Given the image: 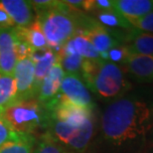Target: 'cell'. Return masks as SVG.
Masks as SVG:
<instances>
[{
	"instance_id": "obj_1",
	"label": "cell",
	"mask_w": 153,
	"mask_h": 153,
	"mask_svg": "<svg viewBox=\"0 0 153 153\" xmlns=\"http://www.w3.org/2000/svg\"><path fill=\"white\" fill-rule=\"evenodd\" d=\"M153 130V102L138 97L112 100L102 116V131L115 146L135 143Z\"/></svg>"
},
{
	"instance_id": "obj_2",
	"label": "cell",
	"mask_w": 153,
	"mask_h": 153,
	"mask_svg": "<svg viewBox=\"0 0 153 153\" xmlns=\"http://www.w3.org/2000/svg\"><path fill=\"white\" fill-rule=\"evenodd\" d=\"M79 76L90 91L102 100H117L130 87L123 69L102 59L84 60Z\"/></svg>"
},
{
	"instance_id": "obj_3",
	"label": "cell",
	"mask_w": 153,
	"mask_h": 153,
	"mask_svg": "<svg viewBox=\"0 0 153 153\" xmlns=\"http://www.w3.org/2000/svg\"><path fill=\"white\" fill-rule=\"evenodd\" d=\"M79 13L65 1L37 13L35 18L43 30L48 47L58 52L79 31Z\"/></svg>"
},
{
	"instance_id": "obj_4",
	"label": "cell",
	"mask_w": 153,
	"mask_h": 153,
	"mask_svg": "<svg viewBox=\"0 0 153 153\" xmlns=\"http://www.w3.org/2000/svg\"><path fill=\"white\" fill-rule=\"evenodd\" d=\"M17 132L32 135L39 127H45L48 111L35 97L15 100L1 112Z\"/></svg>"
},
{
	"instance_id": "obj_5",
	"label": "cell",
	"mask_w": 153,
	"mask_h": 153,
	"mask_svg": "<svg viewBox=\"0 0 153 153\" xmlns=\"http://www.w3.org/2000/svg\"><path fill=\"white\" fill-rule=\"evenodd\" d=\"M44 128L46 132L62 146L76 152H82L87 149L93 137L94 120L78 125L58 119L48 112Z\"/></svg>"
},
{
	"instance_id": "obj_6",
	"label": "cell",
	"mask_w": 153,
	"mask_h": 153,
	"mask_svg": "<svg viewBox=\"0 0 153 153\" xmlns=\"http://www.w3.org/2000/svg\"><path fill=\"white\" fill-rule=\"evenodd\" d=\"M79 31L90 40L96 50L100 53V58L111 48L121 44L117 36L112 34L108 28L102 26L97 20L85 17L82 14H79Z\"/></svg>"
},
{
	"instance_id": "obj_7",
	"label": "cell",
	"mask_w": 153,
	"mask_h": 153,
	"mask_svg": "<svg viewBox=\"0 0 153 153\" xmlns=\"http://www.w3.org/2000/svg\"><path fill=\"white\" fill-rule=\"evenodd\" d=\"M60 97L88 111H93L94 108L91 91L79 75L65 74L60 88Z\"/></svg>"
},
{
	"instance_id": "obj_8",
	"label": "cell",
	"mask_w": 153,
	"mask_h": 153,
	"mask_svg": "<svg viewBox=\"0 0 153 153\" xmlns=\"http://www.w3.org/2000/svg\"><path fill=\"white\" fill-rule=\"evenodd\" d=\"M64 76L65 72L59 62L36 88L34 97L47 111L51 109L59 100L60 88Z\"/></svg>"
},
{
	"instance_id": "obj_9",
	"label": "cell",
	"mask_w": 153,
	"mask_h": 153,
	"mask_svg": "<svg viewBox=\"0 0 153 153\" xmlns=\"http://www.w3.org/2000/svg\"><path fill=\"white\" fill-rule=\"evenodd\" d=\"M13 76L17 88L16 100L35 97V66L31 58L18 61Z\"/></svg>"
},
{
	"instance_id": "obj_10",
	"label": "cell",
	"mask_w": 153,
	"mask_h": 153,
	"mask_svg": "<svg viewBox=\"0 0 153 153\" xmlns=\"http://www.w3.org/2000/svg\"><path fill=\"white\" fill-rule=\"evenodd\" d=\"M17 36L14 28L0 29V73L13 76L16 57Z\"/></svg>"
},
{
	"instance_id": "obj_11",
	"label": "cell",
	"mask_w": 153,
	"mask_h": 153,
	"mask_svg": "<svg viewBox=\"0 0 153 153\" xmlns=\"http://www.w3.org/2000/svg\"><path fill=\"white\" fill-rule=\"evenodd\" d=\"M123 66L125 71L138 81H153V56L130 53Z\"/></svg>"
},
{
	"instance_id": "obj_12",
	"label": "cell",
	"mask_w": 153,
	"mask_h": 153,
	"mask_svg": "<svg viewBox=\"0 0 153 153\" xmlns=\"http://www.w3.org/2000/svg\"><path fill=\"white\" fill-rule=\"evenodd\" d=\"M0 4L11 17L16 27H27L35 20L30 1L24 0H1Z\"/></svg>"
},
{
	"instance_id": "obj_13",
	"label": "cell",
	"mask_w": 153,
	"mask_h": 153,
	"mask_svg": "<svg viewBox=\"0 0 153 153\" xmlns=\"http://www.w3.org/2000/svg\"><path fill=\"white\" fill-rule=\"evenodd\" d=\"M31 59L35 66V91L53 67L59 63V55L53 49L46 48L33 52Z\"/></svg>"
},
{
	"instance_id": "obj_14",
	"label": "cell",
	"mask_w": 153,
	"mask_h": 153,
	"mask_svg": "<svg viewBox=\"0 0 153 153\" xmlns=\"http://www.w3.org/2000/svg\"><path fill=\"white\" fill-rule=\"evenodd\" d=\"M114 8L130 23L153 11V1L151 0H114Z\"/></svg>"
},
{
	"instance_id": "obj_15",
	"label": "cell",
	"mask_w": 153,
	"mask_h": 153,
	"mask_svg": "<svg viewBox=\"0 0 153 153\" xmlns=\"http://www.w3.org/2000/svg\"><path fill=\"white\" fill-rule=\"evenodd\" d=\"M59 51L64 53H76L85 60L102 59L100 53L96 50L90 40L81 31L76 32Z\"/></svg>"
},
{
	"instance_id": "obj_16",
	"label": "cell",
	"mask_w": 153,
	"mask_h": 153,
	"mask_svg": "<svg viewBox=\"0 0 153 153\" xmlns=\"http://www.w3.org/2000/svg\"><path fill=\"white\" fill-rule=\"evenodd\" d=\"M15 31L18 37L28 43L34 52L48 48L47 40L36 19L27 27H15Z\"/></svg>"
},
{
	"instance_id": "obj_17",
	"label": "cell",
	"mask_w": 153,
	"mask_h": 153,
	"mask_svg": "<svg viewBox=\"0 0 153 153\" xmlns=\"http://www.w3.org/2000/svg\"><path fill=\"white\" fill-rule=\"evenodd\" d=\"M127 43L124 44L132 54L153 56V34L131 29L127 35Z\"/></svg>"
},
{
	"instance_id": "obj_18",
	"label": "cell",
	"mask_w": 153,
	"mask_h": 153,
	"mask_svg": "<svg viewBox=\"0 0 153 153\" xmlns=\"http://www.w3.org/2000/svg\"><path fill=\"white\" fill-rule=\"evenodd\" d=\"M17 88L12 75L0 73V114L16 100Z\"/></svg>"
},
{
	"instance_id": "obj_19",
	"label": "cell",
	"mask_w": 153,
	"mask_h": 153,
	"mask_svg": "<svg viewBox=\"0 0 153 153\" xmlns=\"http://www.w3.org/2000/svg\"><path fill=\"white\" fill-rule=\"evenodd\" d=\"M94 13H96L97 21L105 28L109 27V28L133 29L130 23L123 16H121L118 12H116L114 9L106 11H97Z\"/></svg>"
},
{
	"instance_id": "obj_20",
	"label": "cell",
	"mask_w": 153,
	"mask_h": 153,
	"mask_svg": "<svg viewBox=\"0 0 153 153\" xmlns=\"http://www.w3.org/2000/svg\"><path fill=\"white\" fill-rule=\"evenodd\" d=\"M59 55V62L65 72V74H74L81 75L82 67L84 60L79 55L76 53H64V52H57Z\"/></svg>"
},
{
	"instance_id": "obj_21",
	"label": "cell",
	"mask_w": 153,
	"mask_h": 153,
	"mask_svg": "<svg viewBox=\"0 0 153 153\" xmlns=\"http://www.w3.org/2000/svg\"><path fill=\"white\" fill-rule=\"evenodd\" d=\"M36 144L35 137L31 135L19 141L7 142L0 146V153H33Z\"/></svg>"
},
{
	"instance_id": "obj_22",
	"label": "cell",
	"mask_w": 153,
	"mask_h": 153,
	"mask_svg": "<svg viewBox=\"0 0 153 153\" xmlns=\"http://www.w3.org/2000/svg\"><path fill=\"white\" fill-rule=\"evenodd\" d=\"M33 153H68V151L48 132H45L38 141H36Z\"/></svg>"
},
{
	"instance_id": "obj_23",
	"label": "cell",
	"mask_w": 153,
	"mask_h": 153,
	"mask_svg": "<svg viewBox=\"0 0 153 153\" xmlns=\"http://www.w3.org/2000/svg\"><path fill=\"white\" fill-rule=\"evenodd\" d=\"M31 135L28 134H22L17 132L10 126V124L6 121V119L3 117V115L0 114V146L7 142L11 141H19L23 140Z\"/></svg>"
},
{
	"instance_id": "obj_24",
	"label": "cell",
	"mask_w": 153,
	"mask_h": 153,
	"mask_svg": "<svg viewBox=\"0 0 153 153\" xmlns=\"http://www.w3.org/2000/svg\"><path fill=\"white\" fill-rule=\"evenodd\" d=\"M129 54H130V52L128 51L126 46L124 44H120L118 46H115L114 48H111L108 53H105L103 55L102 57V59L120 66V64L123 65L125 60L127 59Z\"/></svg>"
},
{
	"instance_id": "obj_25",
	"label": "cell",
	"mask_w": 153,
	"mask_h": 153,
	"mask_svg": "<svg viewBox=\"0 0 153 153\" xmlns=\"http://www.w3.org/2000/svg\"><path fill=\"white\" fill-rule=\"evenodd\" d=\"M130 25L133 29L153 34V11L130 22Z\"/></svg>"
},
{
	"instance_id": "obj_26",
	"label": "cell",
	"mask_w": 153,
	"mask_h": 153,
	"mask_svg": "<svg viewBox=\"0 0 153 153\" xmlns=\"http://www.w3.org/2000/svg\"><path fill=\"white\" fill-rule=\"evenodd\" d=\"M16 32V31H15ZM17 36V34H16ZM32 48L30 47L29 44L25 42L24 40L20 39L17 36V41H16V57H17V62L18 61L27 59V58H31L33 54Z\"/></svg>"
},
{
	"instance_id": "obj_27",
	"label": "cell",
	"mask_w": 153,
	"mask_h": 153,
	"mask_svg": "<svg viewBox=\"0 0 153 153\" xmlns=\"http://www.w3.org/2000/svg\"><path fill=\"white\" fill-rule=\"evenodd\" d=\"M14 27L16 26L12 21L11 17L9 16V14L0 4V29H9L14 28Z\"/></svg>"
}]
</instances>
